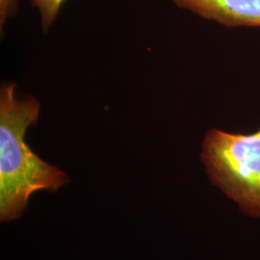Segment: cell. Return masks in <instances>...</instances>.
<instances>
[{
  "mask_svg": "<svg viewBox=\"0 0 260 260\" xmlns=\"http://www.w3.org/2000/svg\"><path fill=\"white\" fill-rule=\"evenodd\" d=\"M15 82L0 88V221L18 220L30 197L39 191L56 192L70 183L64 171L39 157L25 142L36 123L41 103L35 96L16 95Z\"/></svg>",
  "mask_w": 260,
  "mask_h": 260,
  "instance_id": "cell-1",
  "label": "cell"
},
{
  "mask_svg": "<svg viewBox=\"0 0 260 260\" xmlns=\"http://www.w3.org/2000/svg\"><path fill=\"white\" fill-rule=\"evenodd\" d=\"M200 156L211 184L244 215L260 219V128L250 134L210 128Z\"/></svg>",
  "mask_w": 260,
  "mask_h": 260,
  "instance_id": "cell-2",
  "label": "cell"
},
{
  "mask_svg": "<svg viewBox=\"0 0 260 260\" xmlns=\"http://www.w3.org/2000/svg\"><path fill=\"white\" fill-rule=\"evenodd\" d=\"M225 27H260V0H168Z\"/></svg>",
  "mask_w": 260,
  "mask_h": 260,
  "instance_id": "cell-3",
  "label": "cell"
},
{
  "mask_svg": "<svg viewBox=\"0 0 260 260\" xmlns=\"http://www.w3.org/2000/svg\"><path fill=\"white\" fill-rule=\"evenodd\" d=\"M65 1L66 0H31L32 5L39 11L41 26L44 33H47L55 22L61 7Z\"/></svg>",
  "mask_w": 260,
  "mask_h": 260,
  "instance_id": "cell-4",
  "label": "cell"
},
{
  "mask_svg": "<svg viewBox=\"0 0 260 260\" xmlns=\"http://www.w3.org/2000/svg\"><path fill=\"white\" fill-rule=\"evenodd\" d=\"M19 7V0H0V28L3 30L7 20L14 17Z\"/></svg>",
  "mask_w": 260,
  "mask_h": 260,
  "instance_id": "cell-5",
  "label": "cell"
}]
</instances>
